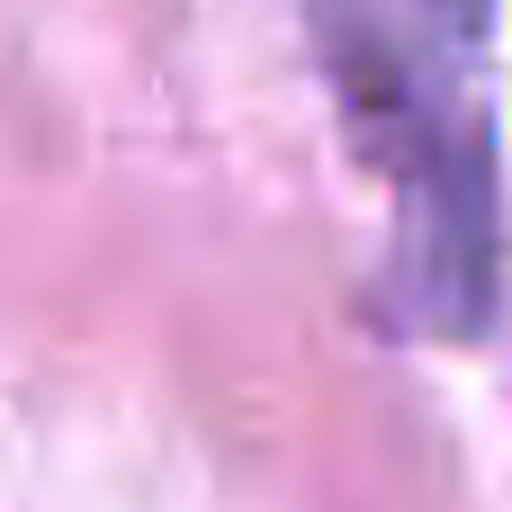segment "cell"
I'll return each instance as SVG.
<instances>
[{
	"instance_id": "cell-1",
	"label": "cell",
	"mask_w": 512,
	"mask_h": 512,
	"mask_svg": "<svg viewBox=\"0 0 512 512\" xmlns=\"http://www.w3.org/2000/svg\"><path fill=\"white\" fill-rule=\"evenodd\" d=\"M315 36H324L342 117L369 144L387 207L405 225L414 288L477 306L495 198H486V135L468 117L459 0H315Z\"/></svg>"
}]
</instances>
